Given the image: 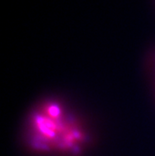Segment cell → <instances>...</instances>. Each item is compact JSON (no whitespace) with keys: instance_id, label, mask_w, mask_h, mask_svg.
<instances>
[{"instance_id":"obj_1","label":"cell","mask_w":155,"mask_h":156,"mask_svg":"<svg viewBox=\"0 0 155 156\" xmlns=\"http://www.w3.org/2000/svg\"><path fill=\"white\" fill-rule=\"evenodd\" d=\"M89 142L84 125L58 101H44L29 119L27 143L37 152L75 155L83 152Z\"/></svg>"},{"instance_id":"obj_2","label":"cell","mask_w":155,"mask_h":156,"mask_svg":"<svg viewBox=\"0 0 155 156\" xmlns=\"http://www.w3.org/2000/svg\"><path fill=\"white\" fill-rule=\"evenodd\" d=\"M154 67H155V58H154Z\"/></svg>"}]
</instances>
